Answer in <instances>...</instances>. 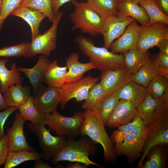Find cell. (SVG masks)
I'll list each match as a JSON object with an SVG mask.
<instances>
[{"instance_id":"6da1fadb","label":"cell","mask_w":168,"mask_h":168,"mask_svg":"<svg viewBox=\"0 0 168 168\" xmlns=\"http://www.w3.org/2000/svg\"><path fill=\"white\" fill-rule=\"evenodd\" d=\"M85 120L81 134L87 136L96 144H101L104 150V159L108 163L117 160L114 144L107 133L102 119L96 110H85Z\"/></svg>"},{"instance_id":"7a4b0ae2","label":"cell","mask_w":168,"mask_h":168,"mask_svg":"<svg viewBox=\"0 0 168 168\" xmlns=\"http://www.w3.org/2000/svg\"><path fill=\"white\" fill-rule=\"evenodd\" d=\"M75 41L81 51L89 58L90 62L101 72L126 67L123 55L110 52L104 47L96 46L90 38L81 35Z\"/></svg>"},{"instance_id":"3957f363","label":"cell","mask_w":168,"mask_h":168,"mask_svg":"<svg viewBox=\"0 0 168 168\" xmlns=\"http://www.w3.org/2000/svg\"><path fill=\"white\" fill-rule=\"evenodd\" d=\"M83 136L78 140L68 138L65 146L51 158L52 162L56 164L68 161L80 162L88 166L94 165L103 168L89 158V156H94L96 153V144L88 137Z\"/></svg>"},{"instance_id":"277c9868","label":"cell","mask_w":168,"mask_h":168,"mask_svg":"<svg viewBox=\"0 0 168 168\" xmlns=\"http://www.w3.org/2000/svg\"><path fill=\"white\" fill-rule=\"evenodd\" d=\"M74 11L69 15L73 24L72 31L79 29L84 33L95 36L101 34L104 20L93 11L86 2H80L73 0Z\"/></svg>"},{"instance_id":"5b68a950","label":"cell","mask_w":168,"mask_h":168,"mask_svg":"<svg viewBox=\"0 0 168 168\" xmlns=\"http://www.w3.org/2000/svg\"><path fill=\"white\" fill-rule=\"evenodd\" d=\"M85 120L84 112L76 111L72 116L68 117L62 115L56 110L51 114H45L44 122L58 135L74 139L81 134Z\"/></svg>"},{"instance_id":"8992f818","label":"cell","mask_w":168,"mask_h":168,"mask_svg":"<svg viewBox=\"0 0 168 168\" xmlns=\"http://www.w3.org/2000/svg\"><path fill=\"white\" fill-rule=\"evenodd\" d=\"M147 136L146 124L142 120L120 143L114 145L117 156L124 155L129 162H134L139 156Z\"/></svg>"},{"instance_id":"52a82bcc","label":"cell","mask_w":168,"mask_h":168,"mask_svg":"<svg viewBox=\"0 0 168 168\" xmlns=\"http://www.w3.org/2000/svg\"><path fill=\"white\" fill-rule=\"evenodd\" d=\"M45 126L44 122L36 124L30 122L28 123L27 128L37 136L42 150V158L48 160L64 147L68 138L61 135H52L50 129H47Z\"/></svg>"},{"instance_id":"ba28073f","label":"cell","mask_w":168,"mask_h":168,"mask_svg":"<svg viewBox=\"0 0 168 168\" xmlns=\"http://www.w3.org/2000/svg\"><path fill=\"white\" fill-rule=\"evenodd\" d=\"M63 14L59 11L55 15L50 28L32 40L30 44L28 57L31 58L36 55L41 54L48 58L52 51L56 49L58 29Z\"/></svg>"},{"instance_id":"9c48e42d","label":"cell","mask_w":168,"mask_h":168,"mask_svg":"<svg viewBox=\"0 0 168 168\" xmlns=\"http://www.w3.org/2000/svg\"><path fill=\"white\" fill-rule=\"evenodd\" d=\"M167 39L168 25L158 22L142 25L139 26L137 48L140 51L147 52Z\"/></svg>"},{"instance_id":"30bf717a","label":"cell","mask_w":168,"mask_h":168,"mask_svg":"<svg viewBox=\"0 0 168 168\" xmlns=\"http://www.w3.org/2000/svg\"><path fill=\"white\" fill-rule=\"evenodd\" d=\"M99 78L88 75L77 81L65 83L61 88L63 95L60 104L62 110L68 102L74 98L81 102L87 98L91 88L96 83Z\"/></svg>"},{"instance_id":"8fae6325","label":"cell","mask_w":168,"mask_h":168,"mask_svg":"<svg viewBox=\"0 0 168 168\" xmlns=\"http://www.w3.org/2000/svg\"><path fill=\"white\" fill-rule=\"evenodd\" d=\"M62 95L61 88L42 85L33 96L35 107L43 114H50L57 110Z\"/></svg>"},{"instance_id":"7c38bea8","label":"cell","mask_w":168,"mask_h":168,"mask_svg":"<svg viewBox=\"0 0 168 168\" xmlns=\"http://www.w3.org/2000/svg\"><path fill=\"white\" fill-rule=\"evenodd\" d=\"M134 20L130 17L121 18L116 16L104 19L101 32L104 39V47L107 49L109 48L114 40L122 35Z\"/></svg>"},{"instance_id":"4fadbf2b","label":"cell","mask_w":168,"mask_h":168,"mask_svg":"<svg viewBox=\"0 0 168 168\" xmlns=\"http://www.w3.org/2000/svg\"><path fill=\"white\" fill-rule=\"evenodd\" d=\"M101 72L100 83L107 95L114 92L130 81L131 75L126 67L108 69Z\"/></svg>"},{"instance_id":"5bb4252c","label":"cell","mask_w":168,"mask_h":168,"mask_svg":"<svg viewBox=\"0 0 168 168\" xmlns=\"http://www.w3.org/2000/svg\"><path fill=\"white\" fill-rule=\"evenodd\" d=\"M137 107L131 102L124 99L119 100L105 126L116 128L132 120L136 114Z\"/></svg>"},{"instance_id":"9a60e30c","label":"cell","mask_w":168,"mask_h":168,"mask_svg":"<svg viewBox=\"0 0 168 168\" xmlns=\"http://www.w3.org/2000/svg\"><path fill=\"white\" fill-rule=\"evenodd\" d=\"M25 121L19 113H16L13 124L7 131L9 150H34L27 142L25 135L24 125Z\"/></svg>"},{"instance_id":"2e32d148","label":"cell","mask_w":168,"mask_h":168,"mask_svg":"<svg viewBox=\"0 0 168 168\" xmlns=\"http://www.w3.org/2000/svg\"><path fill=\"white\" fill-rule=\"evenodd\" d=\"M139 26L135 20L127 27L124 31L111 44V52L117 53L124 52L137 48Z\"/></svg>"},{"instance_id":"e0dca14e","label":"cell","mask_w":168,"mask_h":168,"mask_svg":"<svg viewBox=\"0 0 168 168\" xmlns=\"http://www.w3.org/2000/svg\"><path fill=\"white\" fill-rule=\"evenodd\" d=\"M50 63L49 59L43 55L39 56L35 65L30 68H17L18 71L24 73L31 84L34 95L42 85L45 72Z\"/></svg>"},{"instance_id":"ac0fdd59","label":"cell","mask_w":168,"mask_h":168,"mask_svg":"<svg viewBox=\"0 0 168 168\" xmlns=\"http://www.w3.org/2000/svg\"><path fill=\"white\" fill-rule=\"evenodd\" d=\"M79 56L78 53L72 52L66 59L68 72L65 83L78 81L83 77L84 74L87 71L96 69L90 62L81 63L79 61Z\"/></svg>"},{"instance_id":"d6986e66","label":"cell","mask_w":168,"mask_h":168,"mask_svg":"<svg viewBox=\"0 0 168 168\" xmlns=\"http://www.w3.org/2000/svg\"><path fill=\"white\" fill-rule=\"evenodd\" d=\"M117 16L121 18L130 17L143 25L150 22L149 17L144 8L132 0H126L119 3Z\"/></svg>"},{"instance_id":"ffe728a7","label":"cell","mask_w":168,"mask_h":168,"mask_svg":"<svg viewBox=\"0 0 168 168\" xmlns=\"http://www.w3.org/2000/svg\"><path fill=\"white\" fill-rule=\"evenodd\" d=\"M10 15L20 17L29 25L31 30L32 40L39 34L40 24L46 17L43 14L39 11L27 7L16 8Z\"/></svg>"},{"instance_id":"44dd1931","label":"cell","mask_w":168,"mask_h":168,"mask_svg":"<svg viewBox=\"0 0 168 168\" xmlns=\"http://www.w3.org/2000/svg\"><path fill=\"white\" fill-rule=\"evenodd\" d=\"M115 91L119 100H128L133 103L137 108L143 100L147 89L130 81Z\"/></svg>"},{"instance_id":"7402d4cb","label":"cell","mask_w":168,"mask_h":168,"mask_svg":"<svg viewBox=\"0 0 168 168\" xmlns=\"http://www.w3.org/2000/svg\"><path fill=\"white\" fill-rule=\"evenodd\" d=\"M7 61L6 58L0 60V91L2 93L12 85L21 84L24 78L21 76L15 63L11 65L10 69L7 68Z\"/></svg>"},{"instance_id":"603a6c76","label":"cell","mask_w":168,"mask_h":168,"mask_svg":"<svg viewBox=\"0 0 168 168\" xmlns=\"http://www.w3.org/2000/svg\"><path fill=\"white\" fill-rule=\"evenodd\" d=\"M3 97L8 107H18L24 103L30 95V88L21 84L10 86L3 93Z\"/></svg>"},{"instance_id":"cb8c5ba5","label":"cell","mask_w":168,"mask_h":168,"mask_svg":"<svg viewBox=\"0 0 168 168\" xmlns=\"http://www.w3.org/2000/svg\"><path fill=\"white\" fill-rule=\"evenodd\" d=\"M68 72L66 66L58 65L57 60L50 62L45 74L43 82L48 86L61 88L65 83Z\"/></svg>"},{"instance_id":"d4e9b609","label":"cell","mask_w":168,"mask_h":168,"mask_svg":"<svg viewBox=\"0 0 168 168\" xmlns=\"http://www.w3.org/2000/svg\"><path fill=\"white\" fill-rule=\"evenodd\" d=\"M42 158V152H39L34 150L17 151L9 150L4 168L14 167L27 161H36Z\"/></svg>"},{"instance_id":"484cf974","label":"cell","mask_w":168,"mask_h":168,"mask_svg":"<svg viewBox=\"0 0 168 168\" xmlns=\"http://www.w3.org/2000/svg\"><path fill=\"white\" fill-rule=\"evenodd\" d=\"M126 68L131 75L135 72L150 59L148 52L140 51L137 48L124 52Z\"/></svg>"},{"instance_id":"4316f807","label":"cell","mask_w":168,"mask_h":168,"mask_svg":"<svg viewBox=\"0 0 168 168\" xmlns=\"http://www.w3.org/2000/svg\"><path fill=\"white\" fill-rule=\"evenodd\" d=\"M158 105L156 100L147 90L143 100L136 109V114L146 125L152 120Z\"/></svg>"},{"instance_id":"83f0119b","label":"cell","mask_w":168,"mask_h":168,"mask_svg":"<svg viewBox=\"0 0 168 168\" xmlns=\"http://www.w3.org/2000/svg\"><path fill=\"white\" fill-rule=\"evenodd\" d=\"M88 5L103 19L117 16L119 3L116 0H86Z\"/></svg>"},{"instance_id":"f1b7e54d","label":"cell","mask_w":168,"mask_h":168,"mask_svg":"<svg viewBox=\"0 0 168 168\" xmlns=\"http://www.w3.org/2000/svg\"><path fill=\"white\" fill-rule=\"evenodd\" d=\"M20 114L25 120H29L34 124L44 122L45 114L40 112L35 105L33 96L31 95L26 102L18 107Z\"/></svg>"},{"instance_id":"f546056e","label":"cell","mask_w":168,"mask_h":168,"mask_svg":"<svg viewBox=\"0 0 168 168\" xmlns=\"http://www.w3.org/2000/svg\"><path fill=\"white\" fill-rule=\"evenodd\" d=\"M158 72L152 59H150L135 72L130 76V80L147 87L150 82L157 75Z\"/></svg>"},{"instance_id":"4dcf8cb0","label":"cell","mask_w":168,"mask_h":168,"mask_svg":"<svg viewBox=\"0 0 168 168\" xmlns=\"http://www.w3.org/2000/svg\"><path fill=\"white\" fill-rule=\"evenodd\" d=\"M168 79L158 74L150 82L147 87V90L158 101H168Z\"/></svg>"},{"instance_id":"1f68e13d","label":"cell","mask_w":168,"mask_h":168,"mask_svg":"<svg viewBox=\"0 0 168 168\" xmlns=\"http://www.w3.org/2000/svg\"><path fill=\"white\" fill-rule=\"evenodd\" d=\"M167 146L159 145L153 147L148 154L150 155L148 160L140 168H166V160L167 152Z\"/></svg>"},{"instance_id":"d6a6232c","label":"cell","mask_w":168,"mask_h":168,"mask_svg":"<svg viewBox=\"0 0 168 168\" xmlns=\"http://www.w3.org/2000/svg\"><path fill=\"white\" fill-rule=\"evenodd\" d=\"M168 127L164 128L148 137L143 148V154L138 164L140 168L150 151L154 147L159 145H167Z\"/></svg>"},{"instance_id":"836d02e7","label":"cell","mask_w":168,"mask_h":168,"mask_svg":"<svg viewBox=\"0 0 168 168\" xmlns=\"http://www.w3.org/2000/svg\"><path fill=\"white\" fill-rule=\"evenodd\" d=\"M138 3L146 10L149 17V23L158 22L168 25V16L161 11L155 0H142Z\"/></svg>"},{"instance_id":"e575fe53","label":"cell","mask_w":168,"mask_h":168,"mask_svg":"<svg viewBox=\"0 0 168 168\" xmlns=\"http://www.w3.org/2000/svg\"><path fill=\"white\" fill-rule=\"evenodd\" d=\"M107 95L100 83L95 84L90 90L87 97L82 105L84 110H96L100 104Z\"/></svg>"},{"instance_id":"d590c367","label":"cell","mask_w":168,"mask_h":168,"mask_svg":"<svg viewBox=\"0 0 168 168\" xmlns=\"http://www.w3.org/2000/svg\"><path fill=\"white\" fill-rule=\"evenodd\" d=\"M51 1L52 0H23L17 7H27L38 11L43 14L50 22H53L55 15L52 11Z\"/></svg>"},{"instance_id":"8d00e7d4","label":"cell","mask_w":168,"mask_h":168,"mask_svg":"<svg viewBox=\"0 0 168 168\" xmlns=\"http://www.w3.org/2000/svg\"><path fill=\"white\" fill-rule=\"evenodd\" d=\"M119 100L116 91H115L107 95L96 110L105 125Z\"/></svg>"},{"instance_id":"74e56055","label":"cell","mask_w":168,"mask_h":168,"mask_svg":"<svg viewBox=\"0 0 168 168\" xmlns=\"http://www.w3.org/2000/svg\"><path fill=\"white\" fill-rule=\"evenodd\" d=\"M142 120L136 114L131 122L118 127V130H115L111 134L110 138L114 145L121 143L125 137L130 133L134 127Z\"/></svg>"},{"instance_id":"f35d334b","label":"cell","mask_w":168,"mask_h":168,"mask_svg":"<svg viewBox=\"0 0 168 168\" xmlns=\"http://www.w3.org/2000/svg\"><path fill=\"white\" fill-rule=\"evenodd\" d=\"M30 43L23 42L16 45L0 49V57H28Z\"/></svg>"},{"instance_id":"ab89813d","label":"cell","mask_w":168,"mask_h":168,"mask_svg":"<svg viewBox=\"0 0 168 168\" xmlns=\"http://www.w3.org/2000/svg\"><path fill=\"white\" fill-rule=\"evenodd\" d=\"M23 0H2L0 8V31L7 17L17 8Z\"/></svg>"},{"instance_id":"60d3db41","label":"cell","mask_w":168,"mask_h":168,"mask_svg":"<svg viewBox=\"0 0 168 168\" xmlns=\"http://www.w3.org/2000/svg\"><path fill=\"white\" fill-rule=\"evenodd\" d=\"M152 60L159 74L168 78V55L160 52Z\"/></svg>"},{"instance_id":"b9f144b4","label":"cell","mask_w":168,"mask_h":168,"mask_svg":"<svg viewBox=\"0 0 168 168\" xmlns=\"http://www.w3.org/2000/svg\"><path fill=\"white\" fill-rule=\"evenodd\" d=\"M18 109L16 107H8L2 111L0 112V138L4 136V125L7 118L13 112Z\"/></svg>"},{"instance_id":"7bdbcfd3","label":"cell","mask_w":168,"mask_h":168,"mask_svg":"<svg viewBox=\"0 0 168 168\" xmlns=\"http://www.w3.org/2000/svg\"><path fill=\"white\" fill-rule=\"evenodd\" d=\"M9 151L7 134L0 139V166L4 164Z\"/></svg>"},{"instance_id":"ee69618b","label":"cell","mask_w":168,"mask_h":168,"mask_svg":"<svg viewBox=\"0 0 168 168\" xmlns=\"http://www.w3.org/2000/svg\"><path fill=\"white\" fill-rule=\"evenodd\" d=\"M71 0H52L51 8L52 12L55 15L59 11V8L63 5Z\"/></svg>"},{"instance_id":"f6af8a7d","label":"cell","mask_w":168,"mask_h":168,"mask_svg":"<svg viewBox=\"0 0 168 168\" xmlns=\"http://www.w3.org/2000/svg\"><path fill=\"white\" fill-rule=\"evenodd\" d=\"M161 11L168 16V0H155Z\"/></svg>"},{"instance_id":"bcb514c9","label":"cell","mask_w":168,"mask_h":168,"mask_svg":"<svg viewBox=\"0 0 168 168\" xmlns=\"http://www.w3.org/2000/svg\"><path fill=\"white\" fill-rule=\"evenodd\" d=\"M157 47L160 52L168 55V39L162 41Z\"/></svg>"},{"instance_id":"7dc6e473","label":"cell","mask_w":168,"mask_h":168,"mask_svg":"<svg viewBox=\"0 0 168 168\" xmlns=\"http://www.w3.org/2000/svg\"><path fill=\"white\" fill-rule=\"evenodd\" d=\"M36 162L34 166V168H53L50 166L49 164L41 159L35 161Z\"/></svg>"},{"instance_id":"c3c4849f","label":"cell","mask_w":168,"mask_h":168,"mask_svg":"<svg viewBox=\"0 0 168 168\" xmlns=\"http://www.w3.org/2000/svg\"><path fill=\"white\" fill-rule=\"evenodd\" d=\"M88 166L82 163L76 162V163L67 166V168H87Z\"/></svg>"},{"instance_id":"681fc988","label":"cell","mask_w":168,"mask_h":168,"mask_svg":"<svg viewBox=\"0 0 168 168\" xmlns=\"http://www.w3.org/2000/svg\"><path fill=\"white\" fill-rule=\"evenodd\" d=\"M8 106L7 104L0 91V110L6 109Z\"/></svg>"},{"instance_id":"f907efd6","label":"cell","mask_w":168,"mask_h":168,"mask_svg":"<svg viewBox=\"0 0 168 168\" xmlns=\"http://www.w3.org/2000/svg\"><path fill=\"white\" fill-rule=\"evenodd\" d=\"M116 0L117 1V2L118 3H119L120 2H123V1H125L126 0Z\"/></svg>"},{"instance_id":"816d5d0a","label":"cell","mask_w":168,"mask_h":168,"mask_svg":"<svg viewBox=\"0 0 168 168\" xmlns=\"http://www.w3.org/2000/svg\"><path fill=\"white\" fill-rule=\"evenodd\" d=\"M132 0L135 2L138 3L139 1L140 0Z\"/></svg>"},{"instance_id":"f5cc1de1","label":"cell","mask_w":168,"mask_h":168,"mask_svg":"<svg viewBox=\"0 0 168 168\" xmlns=\"http://www.w3.org/2000/svg\"><path fill=\"white\" fill-rule=\"evenodd\" d=\"M2 0H0V8L2 4Z\"/></svg>"},{"instance_id":"db71d44e","label":"cell","mask_w":168,"mask_h":168,"mask_svg":"<svg viewBox=\"0 0 168 168\" xmlns=\"http://www.w3.org/2000/svg\"><path fill=\"white\" fill-rule=\"evenodd\" d=\"M1 166H0V168Z\"/></svg>"},{"instance_id":"11a10c76","label":"cell","mask_w":168,"mask_h":168,"mask_svg":"<svg viewBox=\"0 0 168 168\" xmlns=\"http://www.w3.org/2000/svg\"><path fill=\"white\" fill-rule=\"evenodd\" d=\"M0 139H1V138H0Z\"/></svg>"}]
</instances>
